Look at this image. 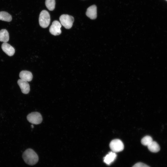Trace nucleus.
<instances>
[{
    "label": "nucleus",
    "instance_id": "14",
    "mask_svg": "<svg viewBox=\"0 0 167 167\" xmlns=\"http://www.w3.org/2000/svg\"><path fill=\"white\" fill-rule=\"evenodd\" d=\"M11 16L8 12L6 11H0V20L10 22L11 21Z\"/></svg>",
    "mask_w": 167,
    "mask_h": 167
},
{
    "label": "nucleus",
    "instance_id": "3",
    "mask_svg": "<svg viewBox=\"0 0 167 167\" xmlns=\"http://www.w3.org/2000/svg\"><path fill=\"white\" fill-rule=\"evenodd\" d=\"M59 20L61 25L67 29L71 28L74 20L72 16L67 14L62 15L59 18Z\"/></svg>",
    "mask_w": 167,
    "mask_h": 167
},
{
    "label": "nucleus",
    "instance_id": "5",
    "mask_svg": "<svg viewBox=\"0 0 167 167\" xmlns=\"http://www.w3.org/2000/svg\"><path fill=\"white\" fill-rule=\"evenodd\" d=\"M28 120L33 124H38L42 121L41 114L38 112H33L29 114L27 116Z\"/></svg>",
    "mask_w": 167,
    "mask_h": 167
},
{
    "label": "nucleus",
    "instance_id": "18",
    "mask_svg": "<svg viewBox=\"0 0 167 167\" xmlns=\"http://www.w3.org/2000/svg\"><path fill=\"white\" fill-rule=\"evenodd\" d=\"M31 127H32V128H33V125H31Z\"/></svg>",
    "mask_w": 167,
    "mask_h": 167
},
{
    "label": "nucleus",
    "instance_id": "10",
    "mask_svg": "<svg viewBox=\"0 0 167 167\" xmlns=\"http://www.w3.org/2000/svg\"><path fill=\"white\" fill-rule=\"evenodd\" d=\"M116 157V153L112 151L104 157V162L107 165H109L114 161Z\"/></svg>",
    "mask_w": 167,
    "mask_h": 167
},
{
    "label": "nucleus",
    "instance_id": "6",
    "mask_svg": "<svg viewBox=\"0 0 167 167\" xmlns=\"http://www.w3.org/2000/svg\"><path fill=\"white\" fill-rule=\"evenodd\" d=\"M61 24L58 21H54L49 28L50 32L52 35L57 36L61 33Z\"/></svg>",
    "mask_w": 167,
    "mask_h": 167
},
{
    "label": "nucleus",
    "instance_id": "12",
    "mask_svg": "<svg viewBox=\"0 0 167 167\" xmlns=\"http://www.w3.org/2000/svg\"><path fill=\"white\" fill-rule=\"evenodd\" d=\"M9 34L8 31L5 29H2L0 31V41L3 42H7L9 40Z\"/></svg>",
    "mask_w": 167,
    "mask_h": 167
},
{
    "label": "nucleus",
    "instance_id": "1",
    "mask_svg": "<svg viewBox=\"0 0 167 167\" xmlns=\"http://www.w3.org/2000/svg\"><path fill=\"white\" fill-rule=\"evenodd\" d=\"M22 157L25 163L30 165H33L36 164L39 159L37 154L31 148L26 149L24 152Z\"/></svg>",
    "mask_w": 167,
    "mask_h": 167
},
{
    "label": "nucleus",
    "instance_id": "19",
    "mask_svg": "<svg viewBox=\"0 0 167 167\" xmlns=\"http://www.w3.org/2000/svg\"><path fill=\"white\" fill-rule=\"evenodd\" d=\"M166 1H167V0H166Z\"/></svg>",
    "mask_w": 167,
    "mask_h": 167
},
{
    "label": "nucleus",
    "instance_id": "9",
    "mask_svg": "<svg viewBox=\"0 0 167 167\" xmlns=\"http://www.w3.org/2000/svg\"><path fill=\"white\" fill-rule=\"evenodd\" d=\"M86 15L90 19H94L97 17L96 7L92 5L88 8L86 13Z\"/></svg>",
    "mask_w": 167,
    "mask_h": 167
},
{
    "label": "nucleus",
    "instance_id": "17",
    "mask_svg": "<svg viewBox=\"0 0 167 167\" xmlns=\"http://www.w3.org/2000/svg\"><path fill=\"white\" fill-rule=\"evenodd\" d=\"M132 167H150L147 165L138 162L135 164Z\"/></svg>",
    "mask_w": 167,
    "mask_h": 167
},
{
    "label": "nucleus",
    "instance_id": "4",
    "mask_svg": "<svg viewBox=\"0 0 167 167\" xmlns=\"http://www.w3.org/2000/svg\"><path fill=\"white\" fill-rule=\"evenodd\" d=\"M109 147L112 152L116 153L122 151L124 149V146L121 140L116 139L111 141Z\"/></svg>",
    "mask_w": 167,
    "mask_h": 167
},
{
    "label": "nucleus",
    "instance_id": "2",
    "mask_svg": "<svg viewBox=\"0 0 167 167\" xmlns=\"http://www.w3.org/2000/svg\"><path fill=\"white\" fill-rule=\"evenodd\" d=\"M50 16L49 12L45 10L42 11L39 15V21L40 26L43 28L47 27L50 23Z\"/></svg>",
    "mask_w": 167,
    "mask_h": 167
},
{
    "label": "nucleus",
    "instance_id": "7",
    "mask_svg": "<svg viewBox=\"0 0 167 167\" xmlns=\"http://www.w3.org/2000/svg\"><path fill=\"white\" fill-rule=\"evenodd\" d=\"M17 83L23 93L27 94L29 93L30 88L28 82L20 79L18 80Z\"/></svg>",
    "mask_w": 167,
    "mask_h": 167
},
{
    "label": "nucleus",
    "instance_id": "13",
    "mask_svg": "<svg viewBox=\"0 0 167 167\" xmlns=\"http://www.w3.org/2000/svg\"><path fill=\"white\" fill-rule=\"evenodd\" d=\"M147 147L149 150L153 152H159L160 149V147L158 143L156 142L153 141Z\"/></svg>",
    "mask_w": 167,
    "mask_h": 167
},
{
    "label": "nucleus",
    "instance_id": "16",
    "mask_svg": "<svg viewBox=\"0 0 167 167\" xmlns=\"http://www.w3.org/2000/svg\"><path fill=\"white\" fill-rule=\"evenodd\" d=\"M153 141L152 138L149 136H146L141 140V143L143 145L148 146Z\"/></svg>",
    "mask_w": 167,
    "mask_h": 167
},
{
    "label": "nucleus",
    "instance_id": "15",
    "mask_svg": "<svg viewBox=\"0 0 167 167\" xmlns=\"http://www.w3.org/2000/svg\"><path fill=\"white\" fill-rule=\"evenodd\" d=\"M45 4L48 10L53 11L55 8V0H45Z\"/></svg>",
    "mask_w": 167,
    "mask_h": 167
},
{
    "label": "nucleus",
    "instance_id": "11",
    "mask_svg": "<svg viewBox=\"0 0 167 167\" xmlns=\"http://www.w3.org/2000/svg\"><path fill=\"white\" fill-rule=\"evenodd\" d=\"M19 76L21 79L27 82L31 81L33 77L32 73L27 71H21L19 73Z\"/></svg>",
    "mask_w": 167,
    "mask_h": 167
},
{
    "label": "nucleus",
    "instance_id": "8",
    "mask_svg": "<svg viewBox=\"0 0 167 167\" xmlns=\"http://www.w3.org/2000/svg\"><path fill=\"white\" fill-rule=\"evenodd\" d=\"M1 47L2 50L9 56H13L15 53L14 48L7 42H4Z\"/></svg>",
    "mask_w": 167,
    "mask_h": 167
}]
</instances>
